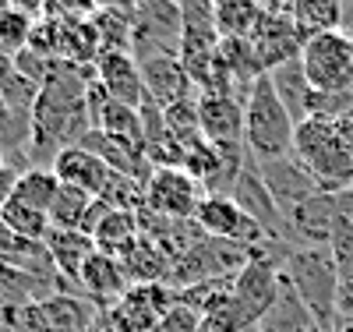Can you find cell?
<instances>
[{"label":"cell","mask_w":353,"mask_h":332,"mask_svg":"<svg viewBox=\"0 0 353 332\" xmlns=\"http://www.w3.org/2000/svg\"><path fill=\"white\" fill-rule=\"evenodd\" d=\"M293 124L269 75H261L244 99V145L254 159H286L293 156Z\"/></svg>","instance_id":"1"},{"label":"cell","mask_w":353,"mask_h":332,"mask_svg":"<svg viewBox=\"0 0 353 332\" xmlns=\"http://www.w3.org/2000/svg\"><path fill=\"white\" fill-rule=\"evenodd\" d=\"M283 276L301 293L321 332L339 329V268L329 248H293L283 262Z\"/></svg>","instance_id":"2"},{"label":"cell","mask_w":353,"mask_h":332,"mask_svg":"<svg viewBox=\"0 0 353 332\" xmlns=\"http://www.w3.org/2000/svg\"><path fill=\"white\" fill-rule=\"evenodd\" d=\"M293 156H297L318 180L321 191L339 195L353 188V156L343 145L336 120H318L307 117L304 124H297V135H293Z\"/></svg>","instance_id":"3"},{"label":"cell","mask_w":353,"mask_h":332,"mask_svg":"<svg viewBox=\"0 0 353 332\" xmlns=\"http://www.w3.org/2000/svg\"><path fill=\"white\" fill-rule=\"evenodd\" d=\"M99 304L81 293H57L25 308H4V325L11 332H88L99 322Z\"/></svg>","instance_id":"4"},{"label":"cell","mask_w":353,"mask_h":332,"mask_svg":"<svg viewBox=\"0 0 353 332\" xmlns=\"http://www.w3.org/2000/svg\"><path fill=\"white\" fill-rule=\"evenodd\" d=\"M254 251L233 244V240H219V237H205L198 244L181 255L170 268V280L166 286L173 293H181L188 286H198V283H209V280H223V276H237L241 268L248 265Z\"/></svg>","instance_id":"5"},{"label":"cell","mask_w":353,"mask_h":332,"mask_svg":"<svg viewBox=\"0 0 353 332\" xmlns=\"http://www.w3.org/2000/svg\"><path fill=\"white\" fill-rule=\"evenodd\" d=\"M301 64L318 92H350L353 88V36L346 28L311 36L301 50Z\"/></svg>","instance_id":"6"},{"label":"cell","mask_w":353,"mask_h":332,"mask_svg":"<svg viewBox=\"0 0 353 332\" xmlns=\"http://www.w3.org/2000/svg\"><path fill=\"white\" fill-rule=\"evenodd\" d=\"M173 304L176 293L166 283H138L103 311V322L113 332H152Z\"/></svg>","instance_id":"7"},{"label":"cell","mask_w":353,"mask_h":332,"mask_svg":"<svg viewBox=\"0 0 353 332\" xmlns=\"http://www.w3.org/2000/svg\"><path fill=\"white\" fill-rule=\"evenodd\" d=\"M205 202L201 180L191 177L184 166H159L145 180V205L170 219H194L198 205Z\"/></svg>","instance_id":"8"},{"label":"cell","mask_w":353,"mask_h":332,"mask_svg":"<svg viewBox=\"0 0 353 332\" xmlns=\"http://www.w3.org/2000/svg\"><path fill=\"white\" fill-rule=\"evenodd\" d=\"M194 219L209 237L233 240V244H241L248 251H261L265 244H269V233H265L230 195H205Z\"/></svg>","instance_id":"9"},{"label":"cell","mask_w":353,"mask_h":332,"mask_svg":"<svg viewBox=\"0 0 353 332\" xmlns=\"http://www.w3.org/2000/svg\"><path fill=\"white\" fill-rule=\"evenodd\" d=\"M230 198L237 202L244 213L269 233V240H276V244H290V248H297L293 244V237H290V223H286V216L279 213V205L272 202V195H269V188H265V180H261V173H258V163H254V156H248V166H244V173H241V180L233 184V191H230Z\"/></svg>","instance_id":"10"},{"label":"cell","mask_w":353,"mask_h":332,"mask_svg":"<svg viewBox=\"0 0 353 332\" xmlns=\"http://www.w3.org/2000/svg\"><path fill=\"white\" fill-rule=\"evenodd\" d=\"M138 68H141V81H145V96L156 106H173L194 99V81L184 68L181 53H134Z\"/></svg>","instance_id":"11"},{"label":"cell","mask_w":353,"mask_h":332,"mask_svg":"<svg viewBox=\"0 0 353 332\" xmlns=\"http://www.w3.org/2000/svg\"><path fill=\"white\" fill-rule=\"evenodd\" d=\"M254 163H258V173H261L265 188H269V195L279 205L283 216L297 213L304 202H311L321 191L314 173L297 156H286V159H254Z\"/></svg>","instance_id":"12"},{"label":"cell","mask_w":353,"mask_h":332,"mask_svg":"<svg viewBox=\"0 0 353 332\" xmlns=\"http://www.w3.org/2000/svg\"><path fill=\"white\" fill-rule=\"evenodd\" d=\"M251 43L258 50V60H261L265 71H276L286 60H297L301 50H304V36L297 32L293 18L290 14H269V11L261 14L258 28L251 32Z\"/></svg>","instance_id":"13"},{"label":"cell","mask_w":353,"mask_h":332,"mask_svg":"<svg viewBox=\"0 0 353 332\" xmlns=\"http://www.w3.org/2000/svg\"><path fill=\"white\" fill-rule=\"evenodd\" d=\"M198 120L209 145H241L244 141V103L237 96L198 92Z\"/></svg>","instance_id":"14"},{"label":"cell","mask_w":353,"mask_h":332,"mask_svg":"<svg viewBox=\"0 0 353 332\" xmlns=\"http://www.w3.org/2000/svg\"><path fill=\"white\" fill-rule=\"evenodd\" d=\"M78 290L92 300V304H99V311H106L113 300H121L131 290L124 262L113 258V255H103V251H92V255H88V262L81 265Z\"/></svg>","instance_id":"15"},{"label":"cell","mask_w":353,"mask_h":332,"mask_svg":"<svg viewBox=\"0 0 353 332\" xmlns=\"http://www.w3.org/2000/svg\"><path fill=\"white\" fill-rule=\"evenodd\" d=\"M96 81L99 88L117 99V103H124V106H141L145 99V81H141V68H138V60L134 53H99L96 60Z\"/></svg>","instance_id":"16"},{"label":"cell","mask_w":353,"mask_h":332,"mask_svg":"<svg viewBox=\"0 0 353 332\" xmlns=\"http://www.w3.org/2000/svg\"><path fill=\"white\" fill-rule=\"evenodd\" d=\"M50 170L57 173L61 184H71V188L92 195V198H103L106 188H110V180H113V170L96 153H88V148H81V145L64 148V153L53 159Z\"/></svg>","instance_id":"17"},{"label":"cell","mask_w":353,"mask_h":332,"mask_svg":"<svg viewBox=\"0 0 353 332\" xmlns=\"http://www.w3.org/2000/svg\"><path fill=\"white\" fill-rule=\"evenodd\" d=\"M258 332H321V329H318L314 315L307 311V304L301 300V293L293 290V283L283 276L272 308L258 322Z\"/></svg>","instance_id":"18"},{"label":"cell","mask_w":353,"mask_h":332,"mask_svg":"<svg viewBox=\"0 0 353 332\" xmlns=\"http://www.w3.org/2000/svg\"><path fill=\"white\" fill-rule=\"evenodd\" d=\"M43 248L50 251L57 273L68 286H78L81 280V265L88 262V255L96 251V240L81 233V230H50V237L43 240Z\"/></svg>","instance_id":"19"},{"label":"cell","mask_w":353,"mask_h":332,"mask_svg":"<svg viewBox=\"0 0 353 332\" xmlns=\"http://www.w3.org/2000/svg\"><path fill=\"white\" fill-rule=\"evenodd\" d=\"M92 240H96V251L103 255H113V258H128L131 248L141 240V230H138V216L134 213H117V208H110V213L99 219V226L92 230Z\"/></svg>","instance_id":"20"},{"label":"cell","mask_w":353,"mask_h":332,"mask_svg":"<svg viewBox=\"0 0 353 332\" xmlns=\"http://www.w3.org/2000/svg\"><path fill=\"white\" fill-rule=\"evenodd\" d=\"M269 78L276 85L283 106L290 110L293 124H304V120H307V99H311V81L304 75L301 57L297 60H286V64H279L276 71H269Z\"/></svg>","instance_id":"21"},{"label":"cell","mask_w":353,"mask_h":332,"mask_svg":"<svg viewBox=\"0 0 353 332\" xmlns=\"http://www.w3.org/2000/svg\"><path fill=\"white\" fill-rule=\"evenodd\" d=\"M290 18H293L297 32L307 43L311 36L343 28V0H293V4H290Z\"/></svg>","instance_id":"22"},{"label":"cell","mask_w":353,"mask_h":332,"mask_svg":"<svg viewBox=\"0 0 353 332\" xmlns=\"http://www.w3.org/2000/svg\"><path fill=\"white\" fill-rule=\"evenodd\" d=\"M124 268H128L131 286H138V283H166L170 268H173V258L163 248H156L149 237H141L131 248V255L124 258Z\"/></svg>","instance_id":"23"},{"label":"cell","mask_w":353,"mask_h":332,"mask_svg":"<svg viewBox=\"0 0 353 332\" xmlns=\"http://www.w3.org/2000/svg\"><path fill=\"white\" fill-rule=\"evenodd\" d=\"M212 4H216V28L223 39H251L265 14L258 0H212Z\"/></svg>","instance_id":"24"},{"label":"cell","mask_w":353,"mask_h":332,"mask_svg":"<svg viewBox=\"0 0 353 332\" xmlns=\"http://www.w3.org/2000/svg\"><path fill=\"white\" fill-rule=\"evenodd\" d=\"M92 205H96L92 195H85V191H78L71 184H61V191H57L50 213H46L50 226L53 230H81L85 233V219H88V213H92Z\"/></svg>","instance_id":"25"},{"label":"cell","mask_w":353,"mask_h":332,"mask_svg":"<svg viewBox=\"0 0 353 332\" xmlns=\"http://www.w3.org/2000/svg\"><path fill=\"white\" fill-rule=\"evenodd\" d=\"M57 191H61V180H57V173L50 166H28L14 184V202L39 208V213H50Z\"/></svg>","instance_id":"26"},{"label":"cell","mask_w":353,"mask_h":332,"mask_svg":"<svg viewBox=\"0 0 353 332\" xmlns=\"http://www.w3.org/2000/svg\"><path fill=\"white\" fill-rule=\"evenodd\" d=\"M88 21L96 28L103 53H131L134 50V21L128 11H96Z\"/></svg>","instance_id":"27"},{"label":"cell","mask_w":353,"mask_h":332,"mask_svg":"<svg viewBox=\"0 0 353 332\" xmlns=\"http://www.w3.org/2000/svg\"><path fill=\"white\" fill-rule=\"evenodd\" d=\"M0 216H4V223L21 237V240H28V244H43V240L50 237V216L46 213H39V208H28V205H21V202H8L4 208H0Z\"/></svg>","instance_id":"28"},{"label":"cell","mask_w":353,"mask_h":332,"mask_svg":"<svg viewBox=\"0 0 353 332\" xmlns=\"http://www.w3.org/2000/svg\"><path fill=\"white\" fill-rule=\"evenodd\" d=\"M329 255H332V262L339 268V280L353 276V219L343 216V213H339V219L332 226V237H329Z\"/></svg>","instance_id":"29"},{"label":"cell","mask_w":353,"mask_h":332,"mask_svg":"<svg viewBox=\"0 0 353 332\" xmlns=\"http://www.w3.org/2000/svg\"><path fill=\"white\" fill-rule=\"evenodd\" d=\"M152 332H201V315L194 311V308H188V304H176L163 315V322L152 329Z\"/></svg>","instance_id":"30"},{"label":"cell","mask_w":353,"mask_h":332,"mask_svg":"<svg viewBox=\"0 0 353 332\" xmlns=\"http://www.w3.org/2000/svg\"><path fill=\"white\" fill-rule=\"evenodd\" d=\"M28 248H36V244L21 240V237L4 223V216H0V258H8V255H21V251H28Z\"/></svg>","instance_id":"31"},{"label":"cell","mask_w":353,"mask_h":332,"mask_svg":"<svg viewBox=\"0 0 353 332\" xmlns=\"http://www.w3.org/2000/svg\"><path fill=\"white\" fill-rule=\"evenodd\" d=\"M353 322V276L339 280V325Z\"/></svg>","instance_id":"32"},{"label":"cell","mask_w":353,"mask_h":332,"mask_svg":"<svg viewBox=\"0 0 353 332\" xmlns=\"http://www.w3.org/2000/svg\"><path fill=\"white\" fill-rule=\"evenodd\" d=\"M18 177H21V170H14L11 163L0 166V208H4V205L14 198V184H18Z\"/></svg>","instance_id":"33"},{"label":"cell","mask_w":353,"mask_h":332,"mask_svg":"<svg viewBox=\"0 0 353 332\" xmlns=\"http://www.w3.org/2000/svg\"><path fill=\"white\" fill-rule=\"evenodd\" d=\"M0 8L21 11V14H28V18H43V14H46V4H43V0H0Z\"/></svg>","instance_id":"34"},{"label":"cell","mask_w":353,"mask_h":332,"mask_svg":"<svg viewBox=\"0 0 353 332\" xmlns=\"http://www.w3.org/2000/svg\"><path fill=\"white\" fill-rule=\"evenodd\" d=\"M92 4H96V11H128V14H134L138 0H92Z\"/></svg>","instance_id":"35"},{"label":"cell","mask_w":353,"mask_h":332,"mask_svg":"<svg viewBox=\"0 0 353 332\" xmlns=\"http://www.w3.org/2000/svg\"><path fill=\"white\" fill-rule=\"evenodd\" d=\"M11 124V110H8V99H4V92H0V135H4V128Z\"/></svg>","instance_id":"36"},{"label":"cell","mask_w":353,"mask_h":332,"mask_svg":"<svg viewBox=\"0 0 353 332\" xmlns=\"http://www.w3.org/2000/svg\"><path fill=\"white\" fill-rule=\"evenodd\" d=\"M336 332H353V322H350V325H339Z\"/></svg>","instance_id":"37"},{"label":"cell","mask_w":353,"mask_h":332,"mask_svg":"<svg viewBox=\"0 0 353 332\" xmlns=\"http://www.w3.org/2000/svg\"><path fill=\"white\" fill-rule=\"evenodd\" d=\"M4 163H8V159H4V148H0V166H4Z\"/></svg>","instance_id":"38"}]
</instances>
